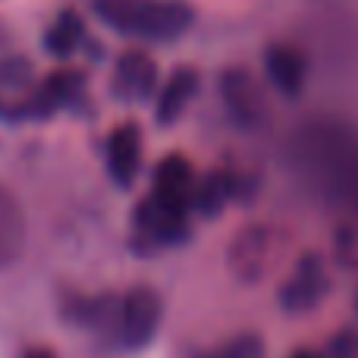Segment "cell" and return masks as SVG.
Masks as SVG:
<instances>
[{"mask_svg": "<svg viewBox=\"0 0 358 358\" xmlns=\"http://www.w3.org/2000/svg\"><path fill=\"white\" fill-rule=\"evenodd\" d=\"M92 13L117 35L148 44H170L195 22L189 0H92Z\"/></svg>", "mask_w": 358, "mask_h": 358, "instance_id": "1", "label": "cell"}, {"mask_svg": "<svg viewBox=\"0 0 358 358\" xmlns=\"http://www.w3.org/2000/svg\"><path fill=\"white\" fill-rule=\"evenodd\" d=\"M308 161L343 198L358 204V138L343 129L308 132Z\"/></svg>", "mask_w": 358, "mask_h": 358, "instance_id": "2", "label": "cell"}, {"mask_svg": "<svg viewBox=\"0 0 358 358\" xmlns=\"http://www.w3.org/2000/svg\"><path fill=\"white\" fill-rule=\"evenodd\" d=\"M85 98V73L79 69H54L31 85V92L13 107L10 123L19 120H50L60 110H73Z\"/></svg>", "mask_w": 358, "mask_h": 358, "instance_id": "3", "label": "cell"}, {"mask_svg": "<svg viewBox=\"0 0 358 358\" xmlns=\"http://www.w3.org/2000/svg\"><path fill=\"white\" fill-rule=\"evenodd\" d=\"M132 227H136V245L142 252L176 245L189 233V204H173L157 195H148L136 208Z\"/></svg>", "mask_w": 358, "mask_h": 358, "instance_id": "4", "label": "cell"}, {"mask_svg": "<svg viewBox=\"0 0 358 358\" xmlns=\"http://www.w3.org/2000/svg\"><path fill=\"white\" fill-rule=\"evenodd\" d=\"M164 317V302L151 286H132L120 296V330L117 346L120 349H145L157 336Z\"/></svg>", "mask_w": 358, "mask_h": 358, "instance_id": "5", "label": "cell"}, {"mask_svg": "<svg viewBox=\"0 0 358 358\" xmlns=\"http://www.w3.org/2000/svg\"><path fill=\"white\" fill-rule=\"evenodd\" d=\"M63 317L76 327H85L92 334L104 336L110 346H117L120 330V296L117 292H98V296H82L69 292L63 299Z\"/></svg>", "mask_w": 358, "mask_h": 358, "instance_id": "6", "label": "cell"}, {"mask_svg": "<svg viewBox=\"0 0 358 358\" xmlns=\"http://www.w3.org/2000/svg\"><path fill=\"white\" fill-rule=\"evenodd\" d=\"M110 92L123 104H142L157 92V63L145 50L132 48L123 50L120 60L113 63L110 76Z\"/></svg>", "mask_w": 358, "mask_h": 358, "instance_id": "7", "label": "cell"}, {"mask_svg": "<svg viewBox=\"0 0 358 358\" xmlns=\"http://www.w3.org/2000/svg\"><path fill=\"white\" fill-rule=\"evenodd\" d=\"M142 129L136 123H123L107 136V173L120 189H129L136 182L138 170H142Z\"/></svg>", "mask_w": 358, "mask_h": 358, "instance_id": "8", "label": "cell"}, {"mask_svg": "<svg viewBox=\"0 0 358 358\" xmlns=\"http://www.w3.org/2000/svg\"><path fill=\"white\" fill-rule=\"evenodd\" d=\"M324 292H327V271H324L321 258L311 255L286 280L283 292H280V302H283L286 311H308V308H315Z\"/></svg>", "mask_w": 358, "mask_h": 358, "instance_id": "9", "label": "cell"}, {"mask_svg": "<svg viewBox=\"0 0 358 358\" xmlns=\"http://www.w3.org/2000/svg\"><path fill=\"white\" fill-rule=\"evenodd\" d=\"M25 239H29V227H25L22 204L6 185H0V271L22 258Z\"/></svg>", "mask_w": 358, "mask_h": 358, "instance_id": "10", "label": "cell"}, {"mask_svg": "<svg viewBox=\"0 0 358 358\" xmlns=\"http://www.w3.org/2000/svg\"><path fill=\"white\" fill-rule=\"evenodd\" d=\"M198 85H201L198 69H192V66L173 69V76H170V79L161 85L157 101H155V120H157V123H161V126L176 123V120L185 113V107L192 104V98L198 94Z\"/></svg>", "mask_w": 358, "mask_h": 358, "instance_id": "11", "label": "cell"}, {"mask_svg": "<svg viewBox=\"0 0 358 358\" xmlns=\"http://www.w3.org/2000/svg\"><path fill=\"white\" fill-rule=\"evenodd\" d=\"M38 82L35 63L25 54H0V120L13 117V107Z\"/></svg>", "mask_w": 358, "mask_h": 358, "instance_id": "12", "label": "cell"}, {"mask_svg": "<svg viewBox=\"0 0 358 358\" xmlns=\"http://www.w3.org/2000/svg\"><path fill=\"white\" fill-rule=\"evenodd\" d=\"M264 69L271 76V82L277 85V92L283 94H299L305 88V76H308V63L299 54L296 48H286V44H273L264 54Z\"/></svg>", "mask_w": 358, "mask_h": 358, "instance_id": "13", "label": "cell"}, {"mask_svg": "<svg viewBox=\"0 0 358 358\" xmlns=\"http://www.w3.org/2000/svg\"><path fill=\"white\" fill-rule=\"evenodd\" d=\"M151 195L164 198V201H173V204H189L192 208V164L179 155L164 157L155 167Z\"/></svg>", "mask_w": 358, "mask_h": 358, "instance_id": "14", "label": "cell"}, {"mask_svg": "<svg viewBox=\"0 0 358 358\" xmlns=\"http://www.w3.org/2000/svg\"><path fill=\"white\" fill-rule=\"evenodd\" d=\"M82 44H85V22H82V16L73 6H66L44 29V50L50 57H57V60H66V57L79 54Z\"/></svg>", "mask_w": 358, "mask_h": 358, "instance_id": "15", "label": "cell"}, {"mask_svg": "<svg viewBox=\"0 0 358 358\" xmlns=\"http://www.w3.org/2000/svg\"><path fill=\"white\" fill-rule=\"evenodd\" d=\"M220 92L227 98V107L239 123H255L261 113V94L255 88V79L245 73V69H229L223 73Z\"/></svg>", "mask_w": 358, "mask_h": 358, "instance_id": "16", "label": "cell"}, {"mask_svg": "<svg viewBox=\"0 0 358 358\" xmlns=\"http://www.w3.org/2000/svg\"><path fill=\"white\" fill-rule=\"evenodd\" d=\"M195 358H264V343L258 334H239L223 340L214 349H204Z\"/></svg>", "mask_w": 358, "mask_h": 358, "instance_id": "17", "label": "cell"}, {"mask_svg": "<svg viewBox=\"0 0 358 358\" xmlns=\"http://www.w3.org/2000/svg\"><path fill=\"white\" fill-rule=\"evenodd\" d=\"M22 358H57L54 352H50L48 346H31V349H25Z\"/></svg>", "mask_w": 358, "mask_h": 358, "instance_id": "18", "label": "cell"}, {"mask_svg": "<svg viewBox=\"0 0 358 358\" xmlns=\"http://www.w3.org/2000/svg\"><path fill=\"white\" fill-rule=\"evenodd\" d=\"M10 41H13V35H10V29H6V22L0 19V54L10 48Z\"/></svg>", "mask_w": 358, "mask_h": 358, "instance_id": "19", "label": "cell"}, {"mask_svg": "<svg viewBox=\"0 0 358 358\" xmlns=\"http://www.w3.org/2000/svg\"><path fill=\"white\" fill-rule=\"evenodd\" d=\"M289 358H317L315 352H305V349H302V352H296V355H289Z\"/></svg>", "mask_w": 358, "mask_h": 358, "instance_id": "20", "label": "cell"}, {"mask_svg": "<svg viewBox=\"0 0 358 358\" xmlns=\"http://www.w3.org/2000/svg\"><path fill=\"white\" fill-rule=\"evenodd\" d=\"M355 305H358V299H355Z\"/></svg>", "mask_w": 358, "mask_h": 358, "instance_id": "21", "label": "cell"}]
</instances>
